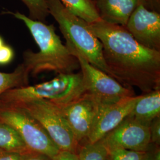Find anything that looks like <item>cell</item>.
Wrapping results in <instances>:
<instances>
[{
	"label": "cell",
	"mask_w": 160,
	"mask_h": 160,
	"mask_svg": "<svg viewBox=\"0 0 160 160\" xmlns=\"http://www.w3.org/2000/svg\"><path fill=\"white\" fill-rule=\"evenodd\" d=\"M99 17L106 23L125 27L132 12L145 0L93 1Z\"/></svg>",
	"instance_id": "obj_12"
},
{
	"label": "cell",
	"mask_w": 160,
	"mask_h": 160,
	"mask_svg": "<svg viewBox=\"0 0 160 160\" xmlns=\"http://www.w3.org/2000/svg\"><path fill=\"white\" fill-rule=\"evenodd\" d=\"M22 154L0 149V160H22Z\"/></svg>",
	"instance_id": "obj_25"
},
{
	"label": "cell",
	"mask_w": 160,
	"mask_h": 160,
	"mask_svg": "<svg viewBox=\"0 0 160 160\" xmlns=\"http://www.w3.org/2000/svg\"><path fill=\"white\" fill-rule=\"evenodd\" d=\"M140 96L128 97L116 103L99 104L96 116L87 142L94 143L119 125L131 113Z\"/></svg>",
	"instance_id": "obj_11"
},
{
	"label": "cell",
	"mask_w": 160,
	"mask_h": 160,
	"mask_svg": "<svg viewBox=\"0 0 160 160\" xmlns=\"http://www.w3.org/2000/svg\"><path fill=\"white\" fill-rule=\"evenodd\" d=\"M85 92L81 72L61 74L46 82L8 90L0 96V103L22 106L32 101L45 100L60 106L71 102Z\"/></svg>",
	"instance_id": "obj_4"
},
{
	"label": "cell",
	"mask_w": 160,
	"mask_h": 160,
	"mask_svg": "<svg viewBox=\"0 0 160 160\" xmlns=\"http://www.w3.org/2000/svg\"><path fill=\"white\" fill-rule=\"evenodd\" d=\"M30 74L22 63L12 72H0V96L14 88L29 85Z\"/></svg>",
	"instance_id": "obj_16"
},
{
	"label": "cell",
	"mask_w": 160,
	"mask_h": 160,
	"mask_svg": "<svg viewBox=\"0 0 160 160\" xmlns=\"http://www.w3.org/2000/svg\"><path fill=\"white\" fill-rule=\"evenodd\" d=\"M0 122L12 127L29 151L51 158L60 151L40 123L22 106L0 103Z\"/></svg>",
	"instance_id": "obj_5"
},
{
	"label": "cell",
	"mask_w": 160,
	"mask_h": 160,
	"mask_svg": "<svg viewBox=\"0 0 160 160\" xmlns=\"http://www.w3.org/2000/svg\"><path fill=\"white\" fill-rule=\"evenodd\" d=\"M150 143L160 146V116L152 120L149 125Z\"/></svg>",
	"instance_id": "obj_20"
},
{
	"label": "cell",
	"mask_w": 160,
	"mask_h": 160,
	"mask_svg": "<svg viewBox=\"0 0 160 160\" xmlns=\"http://www.w3.org/2000/svg\"><path fill=\"white\" fill-rule=\"evenodd\" d=\"M29 10L30 18L45 23L49 14L46 0H21Z\"/></svg>",
	"instance_id": "obj_18"
},
{
	"label": "cell",
	"mask_w": 160,
	"mask_h": 160,
	"mask_svg": "<svg viewBox=\"0 0 160 160\" xmlns=\"http://www.w3.org/2000/svg\"><path fill=\"white\" fill-rule=\"evenodd\" d=\"M100 40L110 75L123 86L143 94L160 88V51L139 43L126 29L101 19L90 24Z\"/></svg>",
	"instance_id": "obj_1"
},
{
	"label": "cell",
	"mask_w": 160,
	"mask_h": 160,
	"mask_svg": "<svg viewBox=\"0 0 160 160\" xmlns=\"http://www.w3.org/2000/svg\"><path fill=\"white\" fill-rule=\"evenodd\" d=\"M52 160H79L77 153L66 150H60Z\"/></svg>",
	"instance_id": "obj_23"
},
{
	"label": "cell",
	"mask_w": 160,
	"mask_h": 160,
	"mask_svg": "<svg viewBox=\"0 0 160 160\" xmlns=\"http://www.w3.org/2000/svg\"><path fill=\"white\" fill-rule=\"evenodd\" d=\"M101 141L106 147L144 152L150 143L149 126L128 115Z\"/></svg>",
	"instance_id": "obj_9"
},
{
	"label": "cell",
	"mask_w": 160,
	"mask_h": 160,
	"mask_svg": "<svg viewBox=\"0 0 160 160\" xmlns=\"http://www.w3.org/2000/svg\"><path fill=\"white\" fill-rule=\"evenodd\" d=\"M14 57V52L12 47L4 44L0 48V65L11 63Z\"/></svg>",
	"instance_id": "obj_21"
},
{
	"label": "cell",
	"mask_w": 160,
	"mask_h": 160,
	"mask_svg": "<svg viewBox=\"0 0 160 160\" xmlns=\"http://www.w3.org/2000/svg\"><path fill=\"white\" fill-rule=\"evenodd\" d=\"M99 104L92 95L85 92L69 103L57 105L80 145L88 139Z\"/></svg>",
	"instance_id": "obj_8"
},
{
	"label": "cell",
	"mask_w": 160,
	"mask_h": 160,
	"mask_svg": "<svg viewBox=\"0 0 160 160\" xmlns=\"http://www.w3.org/2000/svg\"><path fill=\"white\" fill-rule=\"evenodd\" d=\"M145 6L148 10L160 12V0H145Z\"/></svg>",
	"instance_id": "obj_26"
},
{
	"label": "cell",
	"mask_w": 160,
	"mask_h": 160,
	"mask_svg": "<svg viewBox=\"0 0 160 160\" xmlns=\"http://www.w3.org/2000/svg\"><path fill=\"white\" fill-rule=\"evenodd\" d=\"M38 120L60 150L77 153L80 144L57 105L45 100H38L22 106Z\"/></svg>",
	"instance_id": "obj_6"
},
{
	"label": "cell",
	"mask_w": 160,
	"mask_h": 160,
	"mask_svg": "<svg viewBox=\"0 0 160 160\" xmlns=\"http://www.w3.org/2000/svg\"><path fill=\"white\" fill-rule=\"evenodd\" d=\"M4 44H5V43H4V42L3 39H2V37L0 36V48H1L2 46H3Z\"/></svg>",
	"instance_id": "obj_27"
},
{
	"label": "cell",
	"mask_w": 160,
	"mask_h": 160,
	"mask_svg": "<svg viewBox=\"0 0 160 160\" xmlns=\"http://www.w3.org/2000/svg\"><path fill=\"white\" fill-rule=\"evenodd\" d=\"M64 7L87 23L100 20L93 0H59Z\"/></svg>",
	"instance_id": "obj_15"
},
{
	"label": "cell",
	"mask_w": 160,
	"mask_h": 160,
	"mask_svg": "<svg viewBox=\"0 0 160 160\" xmlns=\"http://www.w3.org/2000/svg\"><path fill=\"white\" fill-rule=\"evenodd\" d=\"M147 125L160 116V88L140 96L135 107L129 114Z\"/></svg>",
	"instance_id": "obj_13"
},
{
	"label": "cell",
	"mask_w": 160,
	"mask_h": 160,
	"mask_svg": "<svg viewBox=\"0 0 160 160\" xmlns=\"http://www.w3.org/2000/svg\"><path fill=\"white\" fill-rule=\"evenodd\" d=\"M49 14L57 21L66 46L97 68L110 75L103 57V47L90 24L67 9L59 0H46Z\"/></svg>",
	"instance_id": "obj_3"
},
{
	"label": "cell",
	"mask_w": 160,
	"mask_h": 160,
	"mask_svg": "<svg viewBox=\"0 0 160 160\" xmlns=\"http://www.w3.org/2000/svg\"><path fill=\"white\" fill-rule=\"evenodd\" d=\"M142 160H160V146L149 143L143 152Z\"/></svg>",
	"instance_id": "obj_22"
},
{
	"label": "cell",
	"mask_w": 160,
	"mask_h": 160,
	"mask_svg": "<svg viewBox=\"0 0 160 160\" xmlns=\"http://www.w3.org/2000/svg\"><path fill=\"white\" fill-rule=\"evenodd\" d=\"M22 160H52V158L46 155L29 151L22 154Z\"/></svg>",
	"instance_id": "obj_24"
},
{
	"label": "cell",
	"mask_w": 160,
	"mask_h": 160,
	"mask_svg": "<svg viewBox=\"0 0 160 160\" xmlns=\"http://www.w3.org/2000/svg\"><path fill=\"white\" fill-rule=\"evenodd\" d=\"M79 160H108V150L101 140L81 143L77 151Z\"/></svg>",
	"instance_id": "obj_17"
},
{
	"label": "cell",
	"mask_w": 160,
	"mask_h": 160,
	"mask_svg": "<svg viewBox=\"0 0 160 160\" xmlns=\"http://www.w3.org/2000/svg\"><path fill=\"white\" fill-rule=\"evenodd\" d=\"M124 28L142 46L160 51V12L148 10L141 4Z\"/></svg>",
	"instance_id": "obj_10"
},
{
	"label": "cell",
	"mask_w": 160,
	"mask_h": 160,
	"mask_svg": "<svg viewBox=\"0 0 160 160\" xmlns=\"http://www.w3.org/2000/svg\"><path fill=\"white\" fill-rule=\"evenodd\" d=\"M12 14L26 25L39 49L23 52L22 63L30 75L36 77L45 71L68 74L80 68L78 60L62 43L53 24L34 20L18 12Z\"/></svg>",
	"instance_id": "obj_2"
},
{
	"label": "cell",
	"mask_w": 160,
	"mask_h": 160,
	"mask_svg": "<svg viewBox=\"0 0 160 160\" xmlns=\"http://www.w3.org/2000/svg\"><path fill=\"white\" fill-rule=\"evenodd\" d=\"M108 160H142L143 152L120 147H106Z\"/></svg>",
	"instance_id": "obj_19"
},
{
	"label": "cell",
	"mask_w": 160,
	"mask_h": 160,
	"mask_svg": "<svg viewBox=\"0 0 160 160\" xmlns=\"http://www.w3.org/2000/svg\"><path fill=\"white\" fill-rule=\"evenodd\" d=\"M78 60L83 84L87 93L100 104L116 103L135 96L132 88L123 86L113 77L89 63L77 53H72Z\"/></svg>",
	"instance_id": "obj_7"
},
{
	"label": "cell",
	"mask_w": 160,
	"mask_h": 160,
	"mask_svg": "<svg viewBox=\"0 0 160 160\" xmlns=\"http://www.w3.org/2000/svg\"><path fill=\"white\" fill-rule=\"evenodd\" d=\"M0 149L20 154L29 151L18 133L12 126L1 122Z\"/></svg>",
	"instance_id": "obj_14"
}]
</instances>
